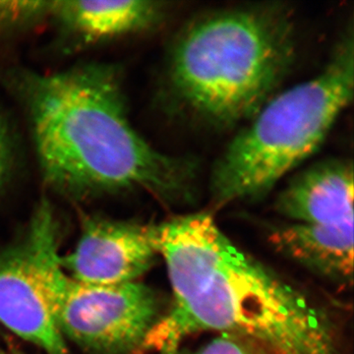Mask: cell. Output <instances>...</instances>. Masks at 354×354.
Masks as SVG:
<instances>
[{
  "instance_id": "obj_9",
  "label": "cell",
  "mask_w": 354,
  "mask_h": 354,
  "mask_svg": "<svg viewBox=\"0 0 354 354\" xmlns=\"http://www.w3.org/2000/svg\"><path fill=\"white\" fill-rule=\"evenodd\" d=\"M165 15V3L151 0L50 2L48 20L74 46H90L152 29Z\"/></svg>"
},
{
  "instance_id": "obj_13",
  "label": "cell",
  "mask_w": 354,
  "mask_h": 354,
  "mask_svg": "<svg viewBox=\"0 0 354 354\" xmlns=\"http://www.w3.org/2000/svg\"><path fill=\"white\" fill-rule=\"evenodd\" d=\"M11 162V143L8 131L0 120V186L6 180Z\"/></svg>"
},
{
  "instance_id": "obj_12",
  "label": "cell",
  "mask_w": 354,
  "mask_h": 354,
  "mask_svg": "<svg viewBox=\"0 0 354 354\" xmlns=\"http://www.w3.org/2000/svg\"><path fill=\"white\" fill-rule=\"evenodd\" d=\"M165 354H278L262 342L232 334H220L218 337L193 351L176 349Z\"/></svg>"
},
{
  "instance_id": "obj_3",
  "label": "cell",
  "mask_w": 354,
  "mask_h": 354,
  "mask_svg": "<svg viewBox=\"0 0 354 354\" xmlns=\"http://www.w3.org/2000/svg\"><path fill=\"white\" fill-rule=\"evenodd\" d=\"M290 10L239 7L198 18L172 48L169 80L195 115L218 127L251 120L283 82L295 58Z\"/></svg>"
},
{
  "instance_id": "obj_5",
  "label": "cell",
  "mask_w": 354,
  "mask_h": 354,
  "mask_svg": "<svg viewBox=\"0 0 354 354\" xmlns=\"http://www.w3.org/2000/svg\"><path fill=\"white\" fill-rule=\"evenodd\" d=\"M31 223L44 288L64 339L94 354H127L143 346L162 316L158 293L138 281L118 286L79 283L60 264L58 223L48 200L39 203Z\"/></svg>"
},
{
  "instance_id": "obj_8",
  "label": "cell",
  "mask_w": 354,
  "mask_h": 354,
  "mask_svg": "<svg viewBox=\"0 0 354 354\" xmlns=\"http://www.w3.org/2000/svg\"><path fill=\"white\" fill-rule=\"evenodd\" d=\"M277 212L293 223L334 225L353 221V167L327 160L293 177L277 198Z\"/></svg>"
},
{
  "instance_id": "obj_11",
  "label": "cell",
  "mask_w": 354,
  "mask_h": 354,
  "mask_svg": "<svg viewBox=\"0 0 354 354\" xmlns=\"http://www.w3.org/2000/svg\"><path fill=\"white\" fill-rule=\"evenodd\" d=\"M51 1H0V35L48 20Z\"/></svg>"
},
{
  "instance_id": "obj_1",
  "label": "cell",
  "mask_w": 354,
  "mask_h": 354,
  "mask_svg": "<svg viewBox=\"0 0 354 354\" xmlns=\"http://www.w3.org/2000/svg\"><path fill=\"white\" fill-rule=\"evenodd\" d=\"M172 304L143 346L172 353L204 330L250 337L278 354H339L329 314L244 252L213 216L195 213L156 225Z\"/></svg>"
},
{
  "instance_id": "obj_10",
  "label": "cell",
  "mask_w": 354,
  "mask_h": 354,
  "mask_svg": "<svg viewBox=\"0 0 354 354\" xmlns=\"http://www.w3.org/2000/svg\"><path fill=\"white\" fill-rule=\"evenodd\" d=\"M278 252L324 278L351 285L353 279V221L334 225L291 223L268 236Z\"/></svg>"
},
{
  "instance_id": "obj_14",
  "label": "cell",
  "mask_w": 354,
  "mask_h": 354,
  "mask_svg": "<svg viewBox=\"0 0 354 354\" xmlns=\"http://www.w3.org/2000/svg\"><path fill=\"white\" fill-rule=\"evenodd\" d=\"M0 354H4V353H2V351H0Z\"/></svg>"
},
{
  "instance_id": "obj_7",
  "label": "cell",
  "mask_w": 354,
  "mask_h": 354,
  "mask_svg": "<svg viewBox=\"0 0 354 354\" xmlns=\"http://www.w3.org/2000/svg\"><path fill=\"white\" fill-rule=\"evenodd\" d=\"M0 323L46 354H68L44 288L31 223L22 241L0 253Z\"/></svg>"
},
{
  "instance_id": "obj_6",
  "label": "cell",
  "mask_w": 354,
  "mask_h": 354,
  "mask_svg": "<svg viewBox=\"0 0 354 354\" xmlns=\"http://www.w3.org/2000/svg\"><path fill=\"white\" fill-rule=\"evenodd\" d=\"M157 256L156 225L92 218L60 264L79 283L118 286L138 281Z\"/></svg>"
},
{
  "instance_id": "obj_2",
  "label": "cell",
  "mask_w": 354,
  "mask_h": 354,
  "mask_svg": "<svg viewBox=\"0 0 354 354\" xmlns=\"http://www.w3.org/2000/svg\"><path fill=\"white\" fill-rule=\"evenodd\" d=\"M12 79L53 189L77 198L136 189L165 201L192 197L196 164L158 152L133 128L118 67L88 64Z\"/></svg>"
},
{
  "instance_id": "obj_4",
  "label": "cell",
  "mask_w": 354,
  "mask_h": 354,
  "mask_svg": "<svg viewBox=\"0 0 354 354\" xmlns=\"http://www.w3.org/2000/svg\"><path fill=\"white\" fill-rule=\"evenodd\" d=\"M353 43L351 32L320 74L272 97L232 139L212 171L216 206L265 197L320 148L353 99Z\"/></svg>"
}]
</instances>
